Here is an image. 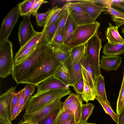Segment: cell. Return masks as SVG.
I'll use <instances>...</instances> for the list:
<instances>
[{"mask_svg":"<svg viewBox=\"0 0 124 124\" xmlns=\"http://www.w3.org/2000/svg\"><path fill=\"white\" fill-rule=\"evenodd\" d=\"M86 44L79 45L71 48L70 52V58L72 62L83 55L85 52Z\"/></svg>","mask_w":124,"mask_h":124,"instance_id":"obj_27","label":"cell"},{"mask_svg":"<svg viewBox=\"0 0 124 124\" xmlns=\"http://www.w3.org/2000/svg\"><path fill=\"white\" fill-rule=\"evenodd\" d=\"M37 0H26L19 3L17 5L20 16L27 15L34 4Z\"/></svg>","mask_w":124,"mask_h":124,"instance_id":"obj_26","label":"cell"},{"mask_svg":"<svg viewBox=\"0 0 124 124\" xmlns=\"http://www.w3.org/2000/svg\"><path fill=\"white\" fill-rule=\"evenodd\" d=\"M84 81V88L81 94V98L83 100L87 103L90 101H94L95 97L93 95L92 91L90 89L89 85L82 75Z\"/></svg>","mask_w":124,"mask_h":124,"instance_id":"obj_30","label":"cell"},{"mask_svg":"<svg viewBox=\"0 0 124 124\" xmlns=\"http://www.w3.org/2000/svg\"><path fill=\"white\" fill-rule=\"evenodd\" d=\"M69 88L50 90L37 95H33L29 100L25 107L26 113L37 111L53 101L71 94Z\"/></svg>","mask_w":124,"mask_h":124,"instance_id":"obj_3","label":"cell"},{"mask_svg":"<svg viewBox=\"0 0 124 124\" xmlns=\"http://www.w3.org/2000/svg\"><path fill=\"white\" fill-rule=\"evenodd\" d=\"M76 94L74 93H71L65 101L63 103L61 109L58 115L63 112L64 110L74 102L76 97Z\"/></svg>","mask_w":124,"mask_h":124,"instance_id":"obj_37","label":"cell"},{"mask_svg":"<svg viewBox=\"0 0 124 124\" xmlns=\"http://www.w3.org/2000/svg\"><path fill=\"white\" fill-rule=\"evenodd\" d=\"M21 91L19 99V109L18 113V116L19 115L21 112L23 110V107L24 104L25 88H24L21 90Z\"/></svg>","mask_w":124,"mask_h":124,"instance_id":"obj_41","label":"cell"},{"mask_svg":"<svg viewBox=\"0 0 124 124\" xmlns=\"http://www.w3.org/2000/svg\"><path fill=\"white\" fill-rule=\"evenodd\" d=\"M82 75L88 83L94 95L97 96L96 87V78L90 61L85 53L81 60Z\"/></svg>","mask_w":124,"mask_h":124,"instance_id":"obj_8","label":"cell"},{"mask_svg":"<svg viewBox=\"0 0 124 124\" xmlns=\"http://www.w3.org/2000/svg\"><path fill=\"white\" fill-rule=\"evenodd\" d=\"M21 91L20 90L18 92H16L13 95L10 107V121L14 108L18 101Z\"/></svg>","mask_w":124,"mask_h":124,"instance_id":"obj_36","label":"cell"},{"mask_svg":"<svg viewBox=\"0 0 124 124\" xmlns=\"http://www.w3.org/2000/svg\"><path fill=\"white\" fill-rule=\"evenodd\" d=\"M100 25L97 21L78 26L69 42L65 45L72 48L79 45L86 44L88 41L97 32Z\"/></svg>","mask_w":124,"mask_h":124,"instance_id":"obj_4","label":"cell"},{"mask_svg":"<svg viewBox=\"0 0 124 124\" xmlns=\"http://www.w3.org/2000/svg\"><path fill=\"white\" fill-rule=\"evenodd\" d=\"M38 124L37 123H36V124Z\"/></svg>","mask_w":124,"mask_h":124,"instance_id":"obj_50","label":"cell"},{"mask_svg":"<svg viewBox=\"0 0 124 124\" xmlns=\"http://www.w3.org/2000/svg\"><path fill=\"white\" fill-rule=\"evenodd\" d=\"M78 124H96V123H90L87 122H80Z\"/></svg>","mask_w":124,"mask_h":124,"instance_id":"obj_48","label":"cell"},{"mask_svg":"<svg viewBox=\"0 0 124 124\" xmlns=\"http://www.w3.org/2000/svg\"><path fill=\"white\" fill-rule=\"evenodd\" d=\"M67 5V3L62 7L58 8L56 9L52 14L46 25L44 27H47L56 21L59 18Z\"/></svg>","mask_w":124,"mask_h":124,"instance_id":"obj_34","label":"cell"},{"mask_svg":"<svg viewBox=\"0 0 124 124\" xmlns=\"http://www.w3.org/2000/svg\"><path fill=\"white\" fill-rule=\"evenodd\" d=\"M95 99L101 104L106 113L109 115L114 121L117 124L118 116L113 111L110 106L98 96L96 97Z\"/></svg>","mask_w":124,"mask_h":124,"instance_id":"obj_29","label":"cell"},{"mask_svg":"<svg viewBox=\"0 0 124 124\" xmlns=\"http://www.w3.org/2000/svg\"><path fill=\"white\" fill-rule=\"evenodd\" d=\"M20 15L17 7L13 8L4 18L0 32V43L8 38L16 22Z\"/></svg>","mask_w":124,"mask_h":124,"instance_id":"obj_6","label":"cell"},{"mask_svg":"<svg viewBox=\"0 0 124 124\" xmlns=\"http://www.w3.org/2000/svg\"><path fill=\"white\" fill-rule=\"evenodd\" d=\"M103 53L105 55L118 56L124 53V43L111 45L108 42L103 47Z\"/></svg>","mask_w":124,"mask_h":124,"instance_id":"obj_20","label":"cell"},{"mask_svg":"<svg viewBox=\"0 0 124 124\" xmlns=\"http://www.w3.org/2000/svg\"><path fill=\"white\" fill-rule=\"evenodd\" d=\"M95 106L92 103H86L82 104L80 122H87V119L93 113Z\"/></svg>","mask_w":124,"mask_h":124,"instance_id":"obj_28","label":"cell"},{"mask_svg":"<svg viewBox=\"0 0 124 124\" xmlns=\"http://www.w3.org/2000/svg\"><path fill=\"white\" fill-rule=\"evenodd\" d=\"M72 113V111L70 110L64 111L58 115L53 124H64L66 119Z\"/></svg>","mask_w":124,"mask_h":124,"instance_id":"obj_35","label":"cell"},{"mask_svg":"<svg viewBox=\"0 0 124 124\" xmlns=\"http://www.w3.org/2000/svg\"><path fill=\"white\" fill-rule=\"evenodd\" d=\"M124 108V72L123 81L118 98L116 106V112L119 115Z\"/></svg>","mask_w":124,"mask_h":124,"instance_id":"obj_31","label":"cell"},{"mask_svg":"<svg viewBox=\"0 0 124 124\" xmlns=\"http://www.w3.org/2000/svg\"><path fill=\"white\" fill-rule=\"evenodd\" d=\"M122 33L124 34V27L122 28Z\"/></svg>","mask_w":124,"mask_h":124,"instance_id":"obj_49","label":"cell"},{"mask_svg":"<svg viewBox=\"0 0 124 124\" xmlns=\"http://www.w3.org/2000/svg\"><path fill=\"white\" fill-rule=\"evenodd\" d=\"M48 2L47 1L44 0H37L33 4L30 12L27 15L31 16V15H32L33 16H35L37 13L38 9L41 5Z\"/></svg>","mask_w":124,"mask_h":124,"instance_id":"obj_38","label":"cell"},{"mask_svg":"<svg viewBox=\"0 0 124 124\" xmlns=\"http://www.w3.org/2000/svg\"><path fill=\"white\" fill-rule=\"evenodd\" d=\"M48 45L39 46L24 59L18 62H14L12 75L17 84H21L29 78L40 66L43 61Z\"/></svg>","mask_w":124,"mask_h":124,"instance_id":"obj_1","label":"cell"},{"mask_svg":"<svg viewBox=\"0 0 124 124\" xmlns=\"http://www.w3.org/2000/svg\"><path fill=\"white\" fill-rule=\"evenodd\" d=\"M110 5L115 7L124 11V0H121L120 2L117 3H112Z\"/></svg>","mask_w":124,"mask_h":124,"instance_id":"obj_42","label":"cell"},{"mask_svg":"<svg viewBox=\"0 0 124 124\" xmlns=\"http://www.w3.org/2000/svg\"><path fill=\"white\" fill-rule=\"evenodd\" d=\"M117 28L108 23V27L105 32L106 37L108 42L111 45H115L124 43V39L119 33Z\"/></svg>","mask_w":124,"mask_h":124,"instance_id":"obj_16","label":"cell"},{"mask_svg":"<svg viewBox=\"0 0 124 124\" xmlns=\"http://www.w3.org/2000/svg\"><path fill=\"white\" fill-rule=\"evenodd\" d=\"M31 16H24L19 27L18 37L20 46L22 47L39 32L34 29L30 20Z\"/></svg>","mask_w":124,"mask_h":124,"instance_id":"obj_9","label":"cell"},{"mask_svg":"<svg viewBox=\"0 0 124 124\" xmlns=\"http://www.w3.org/2000/svg\"><path fill=\"white\" fill-rule=\"evenodd\" d=\"M25 87L24 96L23 110L25 108L26 104L34 92L36 85L30 84H26Z\"/></svg>","mask_w":124,"mask_h":124,"instance_id":"obj_33","label":"cell"},{"mask_svg":"<svg viewBox=\"0 0 124 124\" xmlns=\"http://www.w3.org/2000/svg\"><path fill=\"white\" fill-rule=\"evenodd\" d=\"M78 3L82 9L95 21L103 12L106 11L107 6L99 5L93 0H80Z\"/></svg>","mask_w":124,"mask_h":124,"instance_id":"obj_12","label":"cell"},{"mask_svg":"<svg viewBox=\"0 0 124 124\" xmlns=\"http://www.w3.org/2000/svg\"><path fill=\"white\" fill-rule=\"evenodd\" d=\"M64 35V27L54 38L53 42L57 44H63Z\"/></svg>","mask_w":124,"mask_h":124,"instance_id":"obj_39","label":"cell"},{"mask_svg":"<svg viewBox=\"0 0 124 124\" xmlns=\"http://www.w3.org/2000/svg\"><path fill=\"white\" fill-rule=\"evenodd\" d=\"M122 62V58L119 56L103 55L100 61V67L107 70H117Z\"/></svg>","mask_w":124,"mask_h":124,"instance_id":"obj_14","label":"cell"},{"mask_svg":"<svg viewBox=\"0 0 124 124\" xmlns=\"http://www.w3.org/2000/svg\"><path fill=\"white\" fill-rule=\"evenodd\" d=\"M96 87L97 95L110 106L106 95L104 78L101 75H98L96 78Z\"/></svg>","mask_w":124,"mask_h":124,"instance_id":"obj_23","label":"cell"},{"mask_svg":"<svg viewBox=\"0 0 124 124\" xmlns=\"http://www.w3.org/2000/svg\"></svg>","mask_w":124,"mask_h":124,"instance_id":"obj_51","label":"cell"},{"mask_svg":"<svg viewBox=\"0 0 124 124\" xmlns=\"http://www.w3.org/2000/svg\"><path fill=\"white\" fill-rule=\"evenodd\" d=\"M0 124H13L11 123H8L5 122L0 119Z\"/></svg>","mask_w":124,"mask_h":124,"instance_id":"obj_47","label":"cell"},{"mask_svg":"<svg viewBox=\"0 0 124 124\" xmlns=\"http://www.w3.org/2000/svg\"><path fill=\"white\" fill-rule=\"evenodd\" d=\"M69 14V13L67 7V5L66 7L60 16L57 28L54 37L58 34L64 27Z\"/></svg>","mask_w":124,"mask_h":124,"instance_id":"obj_32","label":"cell"},{"mask_svg":"<svg viewBox=\"0 0 124 124\" xmlns=\"http://www.w3.org/2000/svg\"><path fill=\"white\" fill-rule=\"evenodd\" d=\"M18 124H33L30 122H25L24 121L21 120Z\"/></svg>","mask_w":124,"mask_h":124,"instance_id":"obj_46","label":"cell"},{"mask_svg":"<svg viewBox=\"0 0 124 124\" xmlns=\"http://www.w3.org/2000/svg\"><path fill=\"white\" fill-rule=\"evenodd\" d=\"M58 8L57 6H56L45 13H37L35 16L37 25L40 27H45L53 13Z\"/></svg>","mask_w":124,"mask_h":124,"instance_id":"obj_24","label":"cell"},{"mask_svg":"<svg viewBox=\"0 0 124 124\" xmlns=\"http://www.w3.org/2000/svg\"><path fill=\"white\" fill-rule=\"evenodd\" d=\"M83 56L73 62L71 61L70 57L63 62L68 69L71 86L73 87L80 79L83 78L81 60Z\"/></svg>","mask_w":124,"mask_h":124,"instance_id":"obj_11","label":"cell"},{"mask_svg":"<svg viewBox=\"0 0 124 124\" xmlns=\"http://www.w3.org/2000/svg\"><path fill=\"white\" fill-rule=\"evenodd\" d=\"M42 34V31L39 32L22 47H20L18 52L16 54L14 58L15 61L26 50L29 49L37 44L39 43Z\"/></svg>","mask_w":124,"mask_h":124,"instance_id":"obj_22","label":"cell"},{"mask_svg":"<svg viewBox=\"0 0 124 124\" xmlns=\"http://www.w3.org/2000/svg\"><path fill=\"white\" fill-rule=\"evenodd\" d=\"M54 76L68 87L71 86L68 69L63 63L59 65Z\"/></svg>","mask_w":124,"mask_h":124,"instance_id":"obj_19","label":"cell"},{"mask_svg":"<svg viewBox=\"0 0 124 124\" xmlns=\"http://www.w3.org/2000/svg\"><path fill=\"white\" fill-rule=\"evenodd\" d=\"M19 99L18 102L15 106L13 113V114L12 117L11 119V122L12 121L15 119L16 117L18 116V113L19 109Z\"/></svg>","mask_w":124,"mask_h":124,"instance_id":"obj_44","label":"cell"},{"mask_svg":"<svg viewBox=\"0 0 124 124\" xmlns=\"http://www.w3.org/2000/svg\"><path fill=\"white\" fill-rule=\"evenodd\" d=\"M60 63L64 62L70 57L71 48L64 44H60L53 42L48 44Z\"/></svg>","mask_w":124,"mask_h":124,"instance_id":"obj_15","label":"cell"},{"mask_svg":"<svg viewBox=\"0 0 124 124\" xmlns=\"http://www.w3.org/2000/svg\"><path fill=\"white\" fill-rule=\"evenodd\" d=\"M117 124H124V108L118 115Z\"/></svg>","mask_w":124,"mask_h":124,"instance_id":"obj_45","label":"cell"},{"mask_svg":"<svg viewBox=\"0 0 124 124\" xmlns=\"http://www.w3.org/2000/svg\"><path fill=\"white\" fill-rule=\"evenodd\" d=\"M60 63L52 50L48 45L41 64L29 78L21 84H30L36 86L46 79L54 76Z\"/></svg>","mask_w":124,"mask_h":124,"instance_id":"obj_2","label":"cell"},{"mask_svg":"<svg viewBox=\"0 0 124 124\" xmlns=\"http://www.w3.org/2000/svg\"><path fill=\"white\" fill-rule=\"evenodd\" d=\"M78 26L69 14L64 26V44H66L70 40Z\"/></svg>","mask_w":124,"mask_h":124,"instance_id":"obj_18","label":"cell"},{"mask_svg":"<svg viewBox=\"0 0 124 124\" xmlns=\"http://www.w3.org/2000/svg\"><path fill=\"white\" fill-rule=\"evenodd\" d=\"M12 47L8 39L0 43V77L3 78L12 73L14 63Z\"/></svg>","mask_w":124,"mask_h":124,"instance_id":"obj_5","label":"cell"},{"mask_svg":"<svg viewBox=\"0 0 124 124\" xmlns=\"http://www.w3.org/2000/svg\"><path fill=\"white\" fill-rule=\"evenodd\" d=\"M80 95L76 94L74 102L67 108L64 111L70 110L73 112L76 124L79 123L81 117L83 101Z\"/></svg>","mask_w":124,"mask_h":124,"instance_id":"obj_17","label":"cell"},{"mask_svg":"<svg viewBox=\"0 0 124 124\" xmlns=\"http://www.w3.org/2000/svg\"><path fill=\"white\" fill-rule=\"evenodd\" d=\"M84 85V81L83 77L74 85L73 87L74 89L77 93L81 94L83 90Z\"/></svg>","mask_w":124,"mask_h":124,"instance_id":"obj_40","label":"cell"},{"mask_svg":"<svg viewBox=\"0 0 124 124\" xmlns=\"http://www.w3.org/2000/svg\"><path fill=\"white\" fill-rule=\"evenodd\" d=\"M106 11L111 15V19L115 22L117 28L124 24V12L114 8L110 5L107 6Z\"/></svg>","mask_w":124,"mask_h":124,"instance_id":"obj_21","label":"cell"},{"mask_svg":"<svg viewBox=\"0 0 124 124\" xmlns=\"http://www.w3.org/2000/svg\"><path fill=\"white\" fill-rule=\"evenodd\" d=\"M62 104L52 110L37 123L38 124H53L61 109Z\"/></svg>","mask_w":124,"mask_h":124,"instance_id":"obj_25","label":"cell"},{"mask_svg":"<svg viewBox=\"0 0 124 124\" xmlns=\"http://www.w3.org/2000/svg\"><path fill=\"white\" fill-rule=\"evenodd\" d=\"M36 86L37 90L34 95L35 96L50 90L69 88L54 76L46 79Z\"/></svg>","mask_w":124,"mask_h":124,"instance_id":"obj_13","label":"cell"},{"mask_svg":"<svg viewBox=\"0 0 124 124\" xmlns=\"http://www.w3.org/2000/svg\"><path fill=\"white\" fill-rule=\"evenodd\" d=\"M64 124H76L73 113L70 115L66 119Z\"/></svg>","mask_w":124,"mask_h":124,"instance_id":"obj_43","label":"cell"},{"mask_svg":"<svg viewBox=\"0 0 124 124\" xmlns=\"http://www.w3.org/2000/svg\"><path fill=\"white\" fill-rule=\"evenodd\" d=\"M67 4L69 14L78 26L92 23L95 21L82 9L78 2H69Z\"/></svg>","mask_w":124,"mask_h":124,"instance_id":"obj_10","label":"cell"},{"mask_svg":"<svg viewBox=\"0 0 124 124\" xmlns=\"http://www.w3.org/2000/svg\"><path fill=\"white\" fill-rule=\"evenodd\" d=\"M57 99L39 110L31 113H25L23 115L24 121L30 122L33 124L37 123L52 110L62 104L60 99Z\"/></svg>","mask_w":124,"mask_h":124,"instance_id":"obj_7","label":"cell"}]
</instances>
